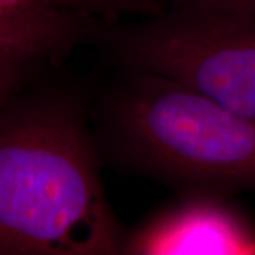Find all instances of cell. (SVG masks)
<instances>
[{
  "instance_id": "6da1fadb",
  "label": "cell",
  "mask_w": 255,
  "mask_h": 255,
  "mask_svg": "<svg viewBox=\"0 0 255 255\" xmlns=\"http://www.w3.org/2000/svg\"><path fill=\"white\" fill-rule=\"evenodd\" d=\"M92 100L74 85L0 108V255H117L125 228L105 196Z\"/></svg>"
},
{
  "instance_id": "277c9868",
  "label": "cell",
  "mask_w": 255,
  "mask_h": 255,
  "mask_svg": "<svg viewBox=\"0 0 255 255\" xmlns=\"http://www.w3.org/2000/svg\"><path fill=\"white\" fill-rule=\"evenodd\" d=\"M124 255H255V223L231 197L179 193L136 227L125 228Z\"/></svg>"
},
{
  "instance_id": "7a4b0ae2",
  "label": "cell",
  "mask_w": 255,
  "mask_h": 255,
  "mask_svg": "<svg viewBox=\"0 0 255 255\" xmlns=\"http://www.w3.org/2000/svg\"><path fill=\"white\" fill-rule=\"evenodd\" d=\"M102 164L179 193L255 191V119L159 74L118 68L91 104Z\"/></svg>"
},
{
  "instance_id": "5b68a950",
  "label": "cell",
  "mask_w": 255,
  "mask_h": 255,
  "mask_svg": "<svg viewBox=\"0 0 255 255\" xmlns=\"http://www.w3.org/2000/svg\"><path fill=\"white\" fill-rule=\"evenodd\" d=\"M105 17L68 9H48L0 17V44L57 64L81 44L94 43Z\"/></svg>"
},
{
  "instance_id": "8992f818",
  "label": "cell",
  "mask_w": 255,
  "mask_h": 255,
  "mask_svg": "<svg viewBox=\"0 0 255 255\" xmlns=\"http://www.w3.org/2000/svg\"><path fill=\"white\" fill-rule=\"evenodd\" d=\"M48 9L78 10L107 17H118L124 13L147 16L155 11L153 4L147 0H0V17Z\"/></svg>"
},
{
  "instance_id": "ba28073f",
  "label": "cell",
  "mask_w": 255,
  "mask_h": 255,
  "mask_svg": "<svg viewBox=\"0 0 255 255\" xmlns=\"http://www.w3.org/2000/svg\"><path fill=\"white\" fill-rule=\"evenodd\" d=\"M166 7L173 6H193L203 9L216 10L221 13L230 14H241V16H255V0H152Z\"/></svg>"
},
{
  "instance_id": "3957f363",
  "label": "cell",
  "mask_w": 255,
  "mask_h": 255,
  "mask_svg": "<svg viewBox=\"0 0 255 255\" xmlns=\"http://www.w3.org/2000/svg\"><path fill=\"white\" fill-rule=\"evenodd\" d=\"M94 44L117 68L182 81L255 119V16L173 6L133 23L115 18Z\"/></svg>"
},
{
  "instance_id": "52a82bcc",
  "label": "cell",
  "mask_w": 255,
  "mask_h": 255,
  "mask_svg": "<svg viewBox=\"0 0 255 255\" xmlns=\"http://www.w3.org/2000/svg\"><path fill=\"white\" fill-rule=\"evenodd\" d=\"M51 64L38 55L0 44V108L24 90L41 65Z\"/></svg>"
}]
</instances>
